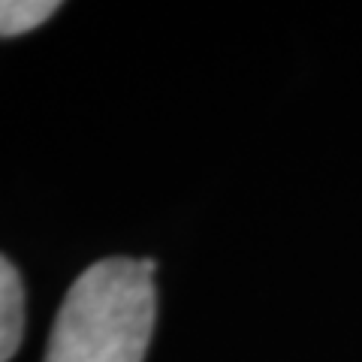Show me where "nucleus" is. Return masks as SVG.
Returning <instances> with one entry per match:
<instances>
[{
	"label": "nucleus",
	"instance_id": "f257e3e1",
	"mask_svg": "<svg viewBox=\"0 0 362 362\" xmlns=\"http://www.w3.org/2000/svg\"><path fill=\"white\" fill-rule=\"evenodd\" d=\"M154 259H100L73 281L54 317L45 362H142L157 293Z\"/></svg>",
	"mask_w": 362,
	"mask_h": 362
},
{
	"label": "nucleus",
	"instance_id": "f03ea898",
	"mask_svg": "<svg viewBox=\"0 0 362 362\" xmlns=\"http://www.w3.org/2000/svg\"><path fill=\"white\" fill-rule=\"evenodd\" d=\"M25 335V287L16 266L0 254V362H9Z\"/></svg>",
	"mask_w": 362,
	"mask_h": 362
},
{
	"label": "nucleus",
	"instance_id": "7ed1b4c3",
	"mask_svg": "<svg viewBox=\"0 0 362 362\" xmlns=\"http://www.w3.org/2000/svg\"><path fill=\"white\" fill-rule=\"evenodd\" d=\"M58 0H0V37H18L58 13Z\"/></svg>",
	"mask_w": 362,
	"mask_h": 362
}]
</instances>
